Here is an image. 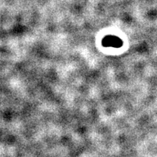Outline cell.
I'll return each mask as SVG.
<instances>
[{"instance_id":"obj_1","label":"cell","mask_w":157,"mask_h":157,"mask_svg":"<svg viewBox=\"0 0 157 157\" xmlns=\"http://www.w3.org/2000/svg\"><path fill=\"white\" fill-rule=\"evenodd\" d=\"M103 44L105 47H112V48H120L123 44V42L121 39H119L118 36H105L103 39Z\"/></svg>"}]
</instances>
